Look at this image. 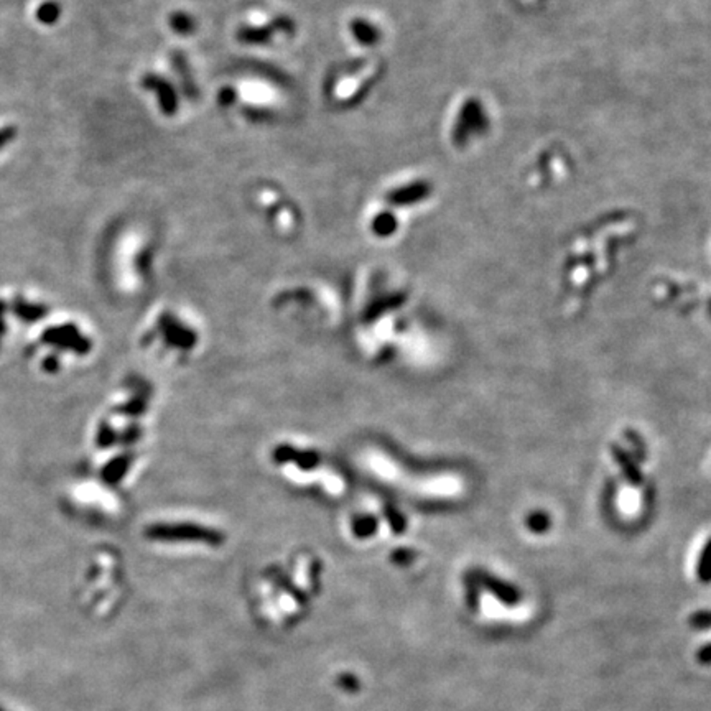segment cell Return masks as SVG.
I'll list each match as a JSON object with an SVG mask.
<instances>
[{"instance_id":"obj_1","label":"cell","mask_w":711,"mask_h":711,"mask_svg":"<svg viewBox=\"0 0 711 711\" xmlns=\"http://www.w3.org/2000/svg\"><path fill=\"white\" fill-rule=\"evenodd\" d=\"M265 463L282 484L318 501L339 502L351 492L343 466L312 439L295 435L274 438L265 448Z\"/></svg>"},{"instance_id":"obj_2","label":"cell","mask_w":711,"mask_h":711,"mask_svg":"<svg viewBox=\"0 0 711 711\" xmlns=\"http://www.w3.org/2000/svg\"><path fill=\"white\" fill-rule=\"evenodd\" d=\"M139 344L160 364L183 369L193 364L203 352L206 329L194 314L183 308L164 307L142 329Z\"/></svg>"},{"instance_id":"obj_3","label":"cell","mask_w":711,"mask_h":711,"mask_svg":"<svg viewBox=\"0 0 711 711\" xmlns=\"http://www.w3.org/2000/svg\"><path fill=\"white\" fill-rule=\"evenodd\" d=\"M142 537L171 553H214L229 542V532L218 519L184 509H173L150 520L144 525Z\"/></svg>"},{"instance_id":"obj_4","label":"cell","mask_w":711,"mask_h":711,"mask_svg":"<svg viewBox=\"0 0 711 711\" xmlns=\"http://www.w3.org/2000/svg\"><path fill=\"white\" fill-rule=\"evenodd\" d=\"M339 527L349 544L372 548L404 539L410 530V519L392 496L366 494L346 507Z\"/></svg>"},{"instance_id":"obj_5","label":"cell","mask_w":711,"mask_h":711,"mask_svg":"<svg viewBox=\"0 0 711 711\" xmlns=\"http://www.w3.org/2000/svg\"><path fill=\"white\" fill-rule=\"evenodd\" d=\"M41 341L45 344L59 347V349L71 351L78 356H86L92 351V341L88 336L81 333V329L73 323L59 324V327L48 328L45 334L41 336Z\"/></svg>"},{"instance_id":"obj_6","label":"cell","mask_w":711,"mask_h":711,"mask_svg":"<svg viewBox=\"0 0 711 711\" xmlns=\"http://www.w3.org/2000/svg\"><path fill=\"white\" fill-rule=\"evenodd\" d=\"M474 575H476L479 585L484 586V588L489 591L494 598H497L506 606L514 607V606L519 605L520 600H522V593H520V590L517 588V586L504 582V580L494 577V575H491V573L481 572V570L474 572Z\"/></svg>"},{"instance_id":"obj_7","label":"cell","mask_w":711,"mask_h":711,"mask_svg":"<svg viewBox=\"0 0 711 711\" xmlns=\"http://www.w3.org/2000/svg\"><path fill=\"white\" fill-rule=\"evenodd\" d=\"M12 310L15 314H17V318H20L21 322H26V323L38 322V319H43L48 314L46 305H41V303L26 302L25 298H21V297H15Z\"/></svg>"},{"instance_id":"obj_8","label":"cell","mask_w":711,"mask_h":711,"mask_svg":"<svg viewBox=\"0 0 711 711\" xmlns=\"http://www.w3.org/2000/svg\"><path fill=\"white\" fill-rule=\"evenodd\" d=\"M35 17L43 25L56 24L59 17H61V5L55 2V0H46V2L38 5Z\"/></svg>"},{"instance_id":"obj_9","label":"cell","mask_w":711,"mask_h":711,"mask_svg":"<svg viewBox=\"0 0 711 711\" xmlns=\"http://www.w3.org/2000/svg\"><path fill=\"white\" fill-rule=\"evenodd\" d=\"M464 588H466V602H468L469 610L477 611L479 610V600H481V593H479L481 585L477 582L474 572L468 573L464 577Z\"/></svg>"},{"instance_id":"obj_10","label":"cell","mask_w":711,"mask_h":711,"mask_svg":"<svg viewBox=\"0 0 711 711\" xmlns=\"http://www.w3.org/2000/svg\"><path fill=\"white\" fill-rule=\"evenodd\" d=\"M697 577L702 583H711V539L703 547L697 565Z\"/></svg>"},{"instance_id":"obj_11","label":"cell","mask_w":711,"mask_h":711,"mask_svg":"<svg viewBox=\"0 0 711 711\" xmlns=\"http://www.w3.org/2000/svg\"><path fill=\"white\" fill-rule=\"evenodd\" d=\"M525 524H527L529 530L535 532V534H544L550 527V517L545 512H532L525 519Z\"/></svg>"},{"instance_id":"obj_12","label":"cell","mask_w":711,"mask_h":711,"mask_svg":"<svg viewBox=\"0 0 711 711\" xmlns=\"http://www.w3.org/2000/svg\"><path fill=\"white\" fill-rule=\"evenodd\" d=\"M690 626L698 631L711 629V611H697L690 616Z\"/></svg>"},{"instance_id":"obj_13","label":"cell","mask_w":711,"mask_h":711,"mask_svg":"<svg viewBox=\"0 0 711 711\" xmlns=\"http://www.w3.org/2000/svg\"><path fill=\"white\" fill-rule=\"evenodd\" d=\"M19 135V129L15 126L0 127V150H4L10 142H14Z\"/></svg>"},{"instance_id":"obj_14","label":"cell","mask_w":711,"mask_h":711,"mask_svg":"<svg viewBox=\"0 0 711 711\" xmlns=\"http://www.w3.org/2000/svg\"><path fill=\"white\" fill-rule=\"evenodd\" d=\"M697 660L702 665H711V642L705 644L697 652Z\"/></svg>"},{"instance_id":"obj_15","label":"cell","mask_w":711,"mask_h":711,"mask_svg":"<svg viewBox=\"0 0 711 711\" xmlns=\"http://www.w3.org/2000/svg\"><path fill=\"white\" fill-rule=\"evenodd\" d=\"M5 312H7V303L0 300V338H2L5 334V329H7V324H5Z\"/></svg>"},{"instance_id":"obj_16","label":"cell","mask_w":711,"mask_h":711,"mask_svg":"<svg viewBox=\"0 0 711 711\" xmlns=\"http://www.w3.org/2000/svg\"><path fill=\"white\" fill-rule=\"evenodd\" d=\"M43 367H45V371H48V372H56L58 367H59L58 357L56 356H50L45 362H43Z\"/></svg>"},{"instance_id":"obj_17","label":"cell","mask_w":711,"mask_h":711,"mask_svg":"<svg viewBox=\"0 0 711 711\" xmlns=\"http://www.w3.org/2000/svg\"><path fill=\"white\" fill-rule=\"evenodd\" d=\"M0 711H7V710H5V708H2V707H0Z\"/></svg>"}]
</instances>
